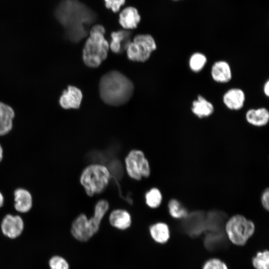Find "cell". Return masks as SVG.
Wrapping results in <instances>:
<instances>
[{
  "instance_id": "17",
  "label": "cell",
  "mask_w": 269,
  "mask_h": 269,
  "mask_svg": "<svg viewBox=\"0 0 269 269\" xmlns=\"http://www.w3.org/2000/svg\"><path fill=\"white\" fill-rule=\"evenodd\" d=\"M14 207L18 212L25 213L30 210L32 206V197L26 189L18 188L14 191Z\"/></svg>"
},
{
  "instance_id": "27",
  "label": "cell",
  "mask_w": 269,
  "mask_h": 269,
  "mask_svg": "<svg viewBox=\"0 0 269 269\" xmlns=\"http://www.w3.org/2000/svg\"><path fill=\"white\" fill-rule=\"evenodd\" d=\"M106 9L118 13L125 5L126 0H103Z\"/></svg>"
},
{
  "instance_id": "11",
  "label": "cell",
  "mask_w": 269,
  "mask_h": 269,
  "mask_svg": "<svg viewBox=\"0 0 269 269\" xmlns=\"http://www.w3.org/2000/svg\"><path fill=\"white\" fill-rule=\"evenodd\" d=\"M82 98L80 89L75 86H68L60 96L59 104L64 109H77L80 107Z\"/></svg>"
},
{
  "instance_id": "25",
  "label": "cell",
  "mask_w": 269,
  "mask_h": 269,
  "mask_svg": "<svg viewBox=\"0 0 269 269\" xmlns=\"http://www.w3.org/2000/svg\"><path fill=\"white\" fill-rule=\"evenodd\" d=\"M252 263L256 269H269V252L268 250L258 252L253 258Z\"/></svg>"
},
{
  "instance_id": "30",
  "label": "cell",
  "mask_w": 269,
  "mask_h": 269,
  "mask_svg": "<svg viewBox=\"0 0 269 269\" xmlns=\"http://www.w3.org/2000/svg\"><path fill=\"white\" fill-rule=\"evenodd\" d=\"M263 91L265 95L267 97L269 96V80H268L265 83L263 88Z\"/></svg>"
},
{
  "instance_id": "12",
  "label": "cell",
  "mask_w": 269,
  "mask_h": 269,
  "mask_svg": "<svg viewBox=\"0 0 269 269\" xmlns=\"http://www.w3.org/2000/svg\"><path fill=\"white\" fill-rule=\"evenodd\" d=\"M132 32L131 30L121 29L111 33V41L109 47L116 54H121L126 51L132 41Z\"/></svg>"
},
{
  "instance_id": "9",
  "label": "cell",
  "mask_w": 269,
  "mask_h": 269,
  "mask_svg": "<svg viewBox=\"0 0 269 269\" xmlns=\"http://www.w3.org/2000/svg\"><path fill=\"white\" fill-rule=\"evenodd\" d=\"M24 222L19 215H6L0 224L2 234L6 237L14 239L18 238L24 229Z\"/></svg>"
},
{
  "instance_id": "21",
  "label": "cell",
  "mask_w": 269,
  "mask_h": 269,
  "mask_svg": "<svg viewBox=\"0 0 269 269\" xmlns=\"http://www.w3.org/2000/svg\"><path fill=\"white\" fill-rule=\"evenodd\" d=\"M246 120L250 125L256 127L266 126L269 121V112L266 108L251 109L246 114Z\"/></svg>"
},
{
  "instance_id": "7",
  "label": "cell",
  "mask_w": 269,
  "mask_h": 269,
  "mask_svg": "<svg viewBox=\"0 0 269 269\" xmlns=\"http://www.w3.org/2000/svg\"><path fill=\"white\" fill-rule=\"evenodd\" d=\"M126 172L132 179L138 181L150 174V167L144 153L139 149H132L125 158Z\"/></svg>"
},
{
  "instance_id": "2",
  "label": "cell",
  "mask_w": 269,
  "mask_h": 269,
  "mask_svg": "<svg viewBox=\"0 0 269 269\" xmlns=\"http://www.w3.org/2000/svg\"><path fill=\"white\" fill-rule=\"evenodd\" d=\"M99 94L106 104L119 106L127 103L134 91L132 81L119 71H110L101 77L99 85Z\"/></svg>"
},
{
  "instance_id": "23",
  "label": "cell",
  "mask_w": 269,
  "mask_h": 269,
  "mask_svg": "<svg viewBox=\"0 0 269 269\" xmlns=\"http://www.w3.org/2000/svg\"><path fill=\"white\" fill-rule=\"evenodd\" d=\"M145 201L146 205L151 208L156 209L161 204L162 195L159 189L153 187L145 194Z\"/></svg>"
},
{
  "instance_id": "29",
  "label": "cell",
  "mask_w": 269,
  "mask_h": 269,
  "mask_svg": "<svg viewBox=\"0 0 269 269\" xmlns=\"http://www.w3.org/2000/svg\"><path fill=\"white\" fill-rule=\"evenodd\" d=\"M261 204L263 208L267 211L269 209V189H265L262 193L261 197Z\"/></svg>"
},
{
  "instance_id": "26",
  "label": "cell",
  "mask_w": 269,
  "mask_h": 269,
  "mask_svg": "<svg viewBox=\"0 0 269 269\" xmlns=\"http://www.w3.org/2000/svg\"><path fill=\"white\" fill-rule=\"evenodd\" d=\"M50 269H69L68 261L63 257L59 255L52 256L48 261Z\"/></svg>"
},
{
  "instance_id": "15",
  "label": "cell",
  "mask_w": 269,
  "mask_h": 269,
  "mask_svg": "<svg viewBox=\"0 0 269 269\" xmlns=\"http://www.w3.org/2000/svg\"><path fill=\"white\" fill-rule=\"evenodd\" d=\"M110 207L108 201L105 199H100L96 203L93 215L89 218L91 229L95 235L99 231L105 216Z\"/></svg>"
},
{
  "instance_id": "31",
  "label": "cell",
  "mask_w": 269,
  "mask_h": 269,
  "mask_svg": "<svg viewBox=\"0 0 269 269\" xmlns=\"http://www.w3.org/2000/svg\"><path fill=\"white\" fill-rule=\"evenodd\" d=\"M4 202V197L2 194L0 192V208L2 206Z\"/></svg>"
},
{
  "instance_id": "6",
  "label": "cell",
  "mask_w": 269,
  "mask_h": 269,
  "mask_svg": "<svg viewBox=\"0 0 269 269\" xmlns=\"http://www.w3.org/2000/svg\"><path fill=\"white\" fill-rule=\"evenodd\" d=\"M156 49L154 38L149 34H138L134 36L126 52L128 58L133 61L143 62L147 60Z\"/></svg>"
},
{
  "instance_id": "33",
  "label": "cell",
  "mask_w": 269,
  "mask_h": 269,
  "mask_svg": "<svg viewBox=\"0 0 269 269\" xmlns=\"http://www.w3.org/2000/svg\"><path fill=\"white\" fill-rule=\"evenodd\" d=\"M173 1H178V0H172Z\"/></svg>"
},
{
  "instance_id": "28",
  "label": "cell",
  "mask_w": 269,
  "mask_h": 269,
  "mask_svg": "<svg viewBox=\"0 0 269 269\" xmlns=\"http://www.w3.org/2000/svg\"><path fill=\"white\" fill-rule=\"evenodd\" d=\"M202 269H228L226 264L220 259L213 258L207 261Z\"/></svg>"
},
{
  "instance_id": "20",
  "label": "cell",
  "mask_w": 269,
  "mask_h": 269,
  "mask_svg": "<svg viewBox=\"0 0 269 269\" xmlns=\"http://www.w3.org/2000/svg\"><path fill=\"white\" fill-rule=\"evenodd\" d=\"M191 109L194 115L200 119L210 116L214 111L212 103L202 95H198L197 99L192 102Z\"/></svg>"
},
{
  "instance_id": "3",
  "label": "cell",
  "mask_w": 269,
  "mask_h": 269,
  "mask_svg": "<svg viewBox=\"0 0 269 269\" xmlns=\"http://www.w3.org/2000/svg\"><path fill=\"white\" fill-rule=\"evenodd\" d=\"M105 33L106 28L102 24L96 23L90 28L82 54L87 66L97 68L107 58L110 47Z\"/></svg>"
},
{
  "instance_id": "16",
  "label": "cell",
  "mask_w": 269,
  "mask_h": 269,
  "mask_svg": "<svg viewBox=\"0 0 269 269\" xmlns=\"http://www.w3.org/2000/svg\"><path fill=\"white\" fill-rule=\"evenodd\" d=\"M211 75L216 82L225 83L229 82L232 77L229 64L223 60L216 61L212 66Z\"/></svg>"
},
{
  "instance_id": "10",
  "label": "cell",
  "mask_w": 269,
  "mask_h": 269,
  "mask_svg": "<svg viewBox=\"0 0 269 269\" xmlns=\"http://www.w3.org/2000/svg\"><path fill=\"white\" fill-rule=\"evenodd\" d=\"M141 20L138 10L133 6L124 7L118 13V23L123 29L132 30L135 29Z\"/></svg>"
},
{
  "instance_id": "8",
  "label": "cell",
  "mask_w": 269,
  "mask_h": 269,
  "mask_svg": "<svg viewBox=\"0 0 269 269\" xmlns=\"http://www.w3.org/2000/svg\"><path fill=\"white\" fill-rule=\"evenodd\" d=\"M70 232L76 240L82 243L88 242L95 236L89 224V218L84 213L79 214L73 220Z\"/></svg>"
},
{
  "instance_id": "24",
  "label": "cell",
  "mask_w": 269,
  "mask_h": 269,
  "mask_svg": "<svg viewBox=\"0 0 269 269\" xmlns=\"http://www.w3.org/2000/svg\"><path fill=\"white\" fill-rule=\"evenodd\" d=\"M207 61V57L204 54L198 52L194 53L189 58V68L194 72H199L203 69Z\"/></svg>"
},
{
  "instance_id": "19",
  "label": "cell",
  "mask_w": 269,
  "mask_h": 269,
  "mask_svg": "<svg viewBox=\"0 0 269 269\" xmlns=\"http://www.w3.org/2000/svg\"><path fill=\"white\" fill-rule=\"evenodd\" d=\"M151 239L156 243L164 244L169 240L170 232L168 225L162 222L151 224L148 229Z\"/></svg>"
},
{
  "instance_id": "13",
  "label": "cell",
  "mask_w": 269,
  "mask_h": 269,
  "mask_svg": "<svg viewBox=\"0 0 269 269\" xmlns=\"http://www.w3.org/2000/svg\"><path fill=\"white\" fill-rule=\"evenodd\" d=\"M108 219L111 226L121 231L129 229L132 223L131 214L124 209L118 208L112 210L109 214Z\"/></svg>"
},
{
  "instance_id": "18",
  "label": "cell",
  "mask_w": 269,
  "mask_h": 269,
  "mask_svg": "<svg viewBox=\"0 0 269 269\" xmlns=\"http://www.w3.org/2000/svg\"><path fill=\"white\" fill-rule=\"evenodd\" d=\"M15 113L9 105L0 102V136L8 134L13 126Z\"/></svg>"
},
{
  "instance_id": "32",
  "label": "cell",
  "mask_w": 269,
  "mask_h": 269,
  "mask_svg": "<svg viewBox=\"0 0 269 269\" xmlns=\"http://www.w3.org/2000/svg\"><path fill=\"white\" fill-rule=\"evenodd\" d=\"M3 158V149L1 145L0 144V162L2 160Z\"/></svg>"
},
{
  "instance_id": "5",
  "label": "cell",
  "mask_w": 269,
  "mask_h": 269,
  "mask_svg": "<svg viewBox=\"0 0 269 269\" xmlns=\"http://www.w3.org/2000/svg\"><path fill=\"white\" fill-rule=\"evenodd\" d=\"M255 230L253 222L240 214L232 216L225 224V231L229 239L237 246L245 245Z\"/></svg>"
},
{
  "instance_id": "4",
  "label": "cell",
  "mask_w": 269,
  "mask_h": 269,
  "mask_svg": "<svg viewBox=\"0 0 269 269\" xmlns=\"http://www.w3.org/2000/svg\"><path fill=\"white\" fill-rule=\"evenodd\" d=\"M112 175L108 168L101 163H92L82 171L80 182L86 194L93 197L102 193L108 186Z\"/></svg>"
},
{
  "instance_id": "1",
  "label": "cell",
  "mask_w": 269,
  "mask_h": 269,
  "mask_svg": "<svg viewBox=\"0 0 269 269\" xmlns=\"http://www.w3.org/2000/svg\"><path fill=\"white\" fill-rule=\"evenodd\" d=\"M56 19L63 27L66 37L79 42L87 36L98 14L79 0H63L55 12Z\"/></svg>"
},
{
  "instance_id": "14",
  "label": "cell",
  "mask_w": 269,
  "mask_h": 269,
  "mask_svg": "<svg viewBox=\"0 0 269 269\" xmlns=\"http://www.w3.org/2000/svg\"><path fill=\"white\" fill-rule=\"evenodd\" d=\"M246 100L244 92L241 89L234 88L229 89L223 96V102L227 108L231 110L241 109Z\"/></svg>"
},
{
  "instance_id": "22",
  "label": "cell",
  "mask_w": 269,
  "mask_h": 269,
  "mask_svg": "<svg viewBox=\"0 0 269 269\" xmlns=\"http://www.w3.org/2000/svg\"><path fill=\"white\" fill-rule=\"evenodd\" d=\"M167 207L170 215L173 218H185L188 215L187 209L177 199H171L168 202Z\"/></svg>"
}]
</instances>
